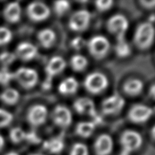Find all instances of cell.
<instances>
[{
  "instance_id": "1",
  "label": "cell",
  "mask_w": 155,
  "mask_h": 155,
  "mask_svg": "<svg viewBox=\"0 0 155 155\" xmlns=\"http://www.w3.org/2000/svg\"><path fill=\"white\" fill-rule=\"evenodd\" d=\"M154 38V29L153 24L146 22L137 26L135 31L134 41L137 48L146 50L152 46Z\"/></svg>"
},
{
  "instance_id": "2",
  "label": "cell",
  "mask_w": 155,
  "mask_h": 155,
  "mask_svg": "<svg viewBox=\"0 0 155 155\" xmlns=\"http://www.w3.org/2000/svg\"><path fill=\"white\" fill-rule=\"evenodd\" d=\"M84 86L88 92L97 95L106 89L108 86V80L104 74L95 71L87 76L84 80Z\"/></svg>"
},
{
  "instance_id": "3",
  "label": "cell",
  "mask_w": 155,
  "mask_h": 155,
  "mask_svg": "<svg viewBox=\"0 0 155 155\" xmlns=\"http://www.w3.org/2000/svg\"><path fill=\"white\" fill-rule=\"evenodd\" d=\"M87 47L91 56L96 59H102L108 53L110 43L103 35H95L88 41Z\"/></svg>"
},
{
  "instance_id": "4",
  "label": "cell",
  "mask_w": 155,
  "mask_h": 155,
  "mask_svg": "<svg viewBox=\"0 0 155 155\" xmlns=\"http://www.w3.org/2000/svg\"><path fill=\"white\" fill-rule=\"evenodd\" d=\"M14 74V78L25 89L34 88L37 84L39 76L36 71L29 68H18Z\"/></svg>"
},
{
  "instance_id": "5",
  "label": "cell",
  "mask_w": 155,
  "mask_h": 155,
  "mask_svg": "<svg viewBox=\"0 0 155 155\" xmlns=\"http://www.w3.org/2000/svg\"><path fill=\"white\" fill-rule=\"evenodd\" d=\"M142 142V135L134 130H126L120 137V143L123 147V151L128 154L139 149Z\"/></svg>"
},
{
  "instance_id": "6",
  "label": "cell",
  "mask_w": 155,
  "mask_h": 155,
  "mask_svg": "<svg viewBox=\"0 0 155 155\" xmlns=\"http://www.w3.org/2000/svg\"><path fill=\"white\" fill-rule=\"evenodd\" d=\"M27 15L32 21L41 22L49 17L51 10L48 5L43 2H34L27 5Z\"/></svg>"
},
{
  "instance_id": "7",
  "label": "cell",
  "mask_w": 155,
  "mask_h": 155,
  "mask_svg": "<svg viewBox=\"0 0 155 155\" xmlns=\"http://www.w3.org/2000/svg\"><path fill=\"white\" fill-rule=\"evenodd\" d=\"M107 29L116 38H124V34L129 27V21L123 15H115L110 17L107 22Z\"/></svg>"
},
{
  "instance_id": "8",
  "label": "cell",
  "mask_w": 155,
  "mask_h": 155,
  "mask_svg": "<svg viewBox=\"0 0 155 155\" xmlns=\"http://www.w3.org/2000/svg\"><path fill=\"white\" fill-rule=\"evenodd\" d=\"M91 21V14L87 10H80L74 12L69 20V27L76 32L83 31L88 28Z\"/></svg>"
},
{
  "instance_id": "9",
  "label": "cell",
  "mask_w": 155,
  "mask_h": 155,
  "mask_svg": "<svg viewBox=\"0 0 155 155\" xmlns=\"http://www.w3.org/2000/svg\"><path fill=\"white\" fill-rule=\"evenodd\" d=\"M153 114V110L150 107L143 104L134 105L128 112V118L132 123L140 124L147 121Z\"/></svg>"
},
{
  "instance_id": "10",
  "label": "cell",
  "mask_w": 155,
  "mask_h": 155,
  "mask_svg": "<svg viewBox=\"0 0 155 155\" xmlns=\"http://www.w3.org/2000/svg\"><path fill=\"white\" fill-rule=\"evenodd\" d=\"M125 104L124 99L116 93L108 97L102 101L101 110L104 114H115L120 112Z\"/></svg>"
},
{
  "instance_id": "11",
  "label": "cell",
  "mask_w": 155,
  "mask_h": 155,
  "mask_svg": "<svg viewBox=\"0 0 155 155\" xmlns=\"http://www.w3.org/2000/svg\"><path fill=\"white\" fill-rule=\"evenodd\" d=\"M48 116L47 107L41 104H36L29 107L27 119L32 126L39 127L45 123Z\"/></svg>"
},
{
  "instance_id": "12",
  "label": "cell",
  "mask_w": 155,
  "mask_h": 155,
  "mask_svg": "<svg viewBox=\"0 0 155 155\" xmlns=\"http://www.w3.org/2000/svg\"><path fill=\"white\" fill-rule=\"evenodd\" d=\"M52 119L57 126L65 128L72 122V114L67 107L59 105L54 107L52 114Z\"/></svg>"
},
{
  "instance_id": "13",
  "label": "cell",
  "mask_w": 155,
  "mask_h": 155,
  "mask_svg": "<svg viewBox=\"0 0 155 155\" xmlns=\"http://www.w3.org/2000/svg\"><path fill=\"white\" fill-rule=\"evenodd\" d=\"M113 149L112 138L107 134L99 135L94 143L96 155H110Z\"/></svg>"
},
{
  "instance_id": "14",
  "label": "cell",
  "mask_w": 155,
  "mask_h": 155,
  "mask_svg": "<svg viewBox=\"0 0 155 155\" xmlns=\"http://www.w3.org/2000/svg\"><path fill=\"white\" fill-rule=\"evenodd\" d=\"M74 109L81 115H89L95 118L97 113L95 106L93 100L88 97H80L77 99L74 103Z\"/></svg>"
},
{
  "instance_id": "15",
  "label": "cell",
  "mask_w": 155,
  "mask_h": 155,
  "mask_svg": "<svg viewBox=\"0 0 155 155\" xmlns=\"http://www.w3.org/2000/svg\"><path fill=\"white\" fill-rule=\"evenodd\" d=\"M38 54V49L34 44L30 42H21L16 49V56L25 61L34 59Z\"/></svg>"
},
{
  "instance_id": "16",
  "label": "cell",
  "mask_w": 155,
  "mask_h": 155,
  "mask_svg": "<svg viewBox=\"0 0 155 155\" xmlns=\"http://www.w3.org/2000/svg\"><path fill=\"white\" fill-rule=\"evenodd\" d=\"M67 65L65 60L60 56L52 57L47 63L45 68V71L48 78L53 77L61 73L65 70Z\"/></svg>"
},
{
  "instance_id": "17",
  "label": "cell",
  "mask_w": 155,
  "mask_h": 155,
  "mask_svg": "<svg viewBox=\"0 0 155 155\" xmlns=\"http://www.w3.org/2000/svg\"><path fill=\"white\" fill-rule=\"evenodd\" d=\"M21 8L18 2H11L5 7L4 16L10 23H16L21 17Z\"/></svg>"
},
{
  "instance_id": "18",
  "label": "cell",
  "mask_w": 155,
  "mask_h": 155,
  "mask_svg": "<svg viewBox=\"0 0 155 155\" xmlns=\"http://www.w3.org/2000/svg\"><path fill=\"white\" fill-rule=\"evenodd\" d=\"M143 89V83L137 78H130L124 83L123 90L126 95L135 97L139 95Z\"/></svg>"
},
{
  "instance_id": "19",
  "label": "cell",
  "mask_w": 155,
  "mask_h": 155,
  "mask_svg": "<svg viewBox=\"0 0 155 155\" xmlns=\"http://www.w3.org/2000/svg\"><path fill=\"white\" fill-rule=\"evenodd\" d=\"M38 40L44 48H49L53 45L56 40V34L51 29H44L38 32Z\"/></svg>"
},
{
  "instance_id": "20",
  "label": "cell",
  "mask_w": 155,
  "mask_h": 155,
  "mask_svg": "<svg viewBox=\"0 0 155 155\" xmlns=\"http://www.w3.org/2000/svg\"><path fill=\"white\" fill-rule=\"evenodd\" d=\"M79 84L76 79L73 77H69L61 81L58 87V90L63 95H72L76 93Z\"/></svg>"
},
{
  "instance_id": "21",
  "label": "cell",
  "mask_w": 155,
  "mask_h": 155,
  "mask_svg": "<svg viewBox=\"0 0 155 155\" xmlns=\"http://www.w3.org/2000/svg\"><path fill=\"white\" fill-rule=\"evenodd\" d=\"M95 128V123L93 122H80L76 124V133L80 137L87 138L93 134Z\"/></svg>"
},
{
  "instance_id": "22",
  "label": "cell",
  "mask_w": 155,
  "mask_h": 155,
  "mask_svg": "<svg viewBox=\"0 0 155 155\" xmlns=\"http://www.w3.org/2000/svg\"><path fill=\"white\" fill-rule=\"evenodd\" d=\"M0 99L6 105L13 106L20 99V94L15 88H8L0 95Z\"/></svg>"
},
{
  "instance_id": "23",
  "label": "cell",
  "mask_w": 155,
  "mask_h": 155,
  "mask_svg": "<svg viewBox=\"0 0 155 155\" xmlns=\"http://www.w3.org/2000/svg\"><path fill=\"white\" fill-rule=\"evenodd\" d=\"M43 148L51 154H59L64 148V142L59 138H52L44 142Z\"/></svg>"
},
{
  "instance_id": "24",
  "label": "cell",
  "mask_w": 155,
  "mask_h": 155,
  "mask_svg": "<svg viewBox=\"0 0 155 155\" xmlns=\"http://www.w3.org/2000/svg\"><path fill=\"white\" fill-rule=\"evenodd\" d=\"M114 49L116 54L120 58L128 57L131 52V46L124 40V38L117 39V44L115 46Z\"/></svg>"
},
{
  "instance_id": "25",
  "label": "cell",
  "mask_w": 155,
  "mask_h": 155,
  "mask_svg": "<svg viewBox=\"0 0 155 155\" xmlns=\"http://www.w3.org/2000/svg\"><path fill=\"white\" fill-rule=\"evenodd\" d=\"M70 65L75 71H82L87 68L88 60L81 54H76L71 58Z\"/></svg>"
},
{
  "instance_id": "26",
  "label": "cell",
  "mask_w": 155,
  "mask_h": 155,
  "mask_svg": "<svg viewBox=\"0 0 155 155\" xmlns=\"http://www.w3.org/2000/svg\"><path fill=\"white\" fill-rule=\"evenodd\" d=\"M10 139L14 143H19L25 140L26 133L21 127H14L10 131Z\"/></svg>"
},
{
  "instance_id": "27",
  "label": "cell",
  "mask_w": 155,
  "mask_h": 155,
  "mask_svg": "<svg viewBox=\"0 0 155 155\" xmlns=\"http://www.w3.org/2000/svg\"><path fill=\"white\" fill-rule=\"evenodd\" d=\"M70 9V4L66 0L56 1L54 3V10L58 16L64 15Z\"/></svg>"
},
{
  "instance_id": "28",
  "label": "cell",
  "mask_w": 155,
  "mask_h": 155,
  "mask_svg": "<svg viewBox=\"0 0 155 155\" xmlns=\"http://www.w3.org/2000/svg\"><path fill=\"white\" fill-rule=\"evenodd\" d=\"M13 120V116L6 110L0 109V128L7 127Z\"/></svg>"
},
{
  "instance_id": "29",
  "label": "cell",
  "mask_w": 155,
  "mask_h": 155,
  "mask_svg": "<svg viewBox=\"0 0 155 155\" xmlns=\"http://www.w3.org/2000/svg\"><path fill=\"white\" fill-rule=\"evenodd\" d=\"M70 155H88L87 146L82 143H76L71 147Z\"/></svg>"
},
{
  "instance_id": "30",
  "label": "cell",
  "mask_w": 155,
  "mask_h": 155,
  "mask_svg": "<svg viewBox=\"0 0 155 155\" xmlns=\"http://www.w3.org/2000/svg\"><path fill=\"white\" fill-rule=\"evenodd\" d=\"M12 38V34L9 29L4 27H0V46L10 42Z\"/></svg>"
},
{
  "instance_id": "31",
  "label": "cell",
  "mask_w": 155,
  "mask_h": 155,
  "mask_svg": "<svg viewBox=\"0 0 155 155\" xmlns=\"http://www.w3.org/2000/svg\"><path fill=\"white\" fill-rule=\"evenodd\" d=\"M14 78V74L6 68L0 70V84L8 85Z\"/></svg>"
},
{
  "instance_id": "32",
  "label": "cell",
  "mask_w": 155,
  "mask_h": 155,
  "mask_svg": "<svg viewBox=\"0 0 155 155\" xmlns=\"http://www.w3.org/2000/svg\"><path fill=\"white\" fill-rule=\"evenodd\" d=\"M114 2L111 0H98L95 2V7L99 12H105L112 7Z\"/></svg>"
},
{
  "instance_id": "33",
  "label": "cell",
  "mask_w": 155,
  "mask_h": 155,
  "mask_svg": "<svg viewBox=\"0 0 155 155\" xmlns=\"http://www.w3.org/2000/svg\"><path fill=\"white\" fill-rule=\"evenodd\" d=\"M16 55L12 52H4L0 54V62L4 65H8L15 61Z\"/></svg>"
},
{
  "instance_id": "34",
  "label": "cell",
  "mask_w": 155,
  "mask_h": 155,
  "mask_svg": "<svg viewBox=\"0 0 155 155\" xmlns=\"http://www.w3.org/2000/svg\"><path fill=\"white\" fill-rule=\"evenodd\" d=\"M85 41L82 37L78 36L74 38L71 41V46L74 49L76 50V51H79L81 50L83 47L85 45Z\"/></svg>"
},
{
  "instance_id": "35",
  "label": "cell",
  "mask_w": 155,
  "mask_h": 155,
  "mask_svg": "<svg viewBox=\"0 0 155 155\" xmlns=\"http://www.w3.org/2000/svg\"><path fill=\"white\" fill-rule=\"evenodd\" d=\"M25 140L29 143H34V144H37V143H40L41 139L40 137L38 136L36 133L34 131L29 132V133H26L25 135Z\"/></svg>"
},
{
  "instance_id": "36",
  "label": "cell",
  "mask_w": 155,
  "mask_h": 155,
  "mask_svg": "<svg viewBox=\"0 0 155 155\" xmlns=\"http://www.w3.org/2000/svg\"><path fill=\"white\" fill-rule=\"evenodd\" d=\"M140 4L146 9H151L154 7L155 2L154 0H142L140 2Z\"/></svg>"
},
{
  "instance_id": "37",
  "label": "cell",
  "mask_w": 155,
  "mask_h": 155,
  "mask_svg": "<svg viewBox=\"0 0 155 155\" xmlns=\"http://www.w3.org/2000/svg\"><path fill=\"white\" fill-rule=\"evenodd\" d=\"M149 93H150V95L151 96V97L153 98V99H154L155 87H154V84L152 85V87H150V91H149Z\"/></svg>"
},
{
  "instance_id": "38",
  "label": "cell",
  "mask_w": 155,
  "mask_h": 155,
  "mask_svg": "<svg viewBox=\"0 0 155 155\" xmlns=\"http://www.w3.org/2000/svg\"><path fill=\"white\" fill-rule=\"evenodd\" d=\"M4 146V140L2 135H0V151L2 150Z\"/></svg>"
},
{
  "instance_id": "39",
  "label": "cell",
  "mask_w": 155,
  "mask_h": 155,
  "mask_svg": "<svg viewBox=\"0 0 155 155\" xmlns=\"http://www.w3.org/2000/svg\"><path fill=\"white\" fill-rule=\"evenodd\" d=\"M5 155H19V154L18 153H16V152H10V153L5 154Z\"/></svg>"
},
{
  "instance_id": "40",
  "label": "cell",
  "mask_w": 155,
  "mask_h": 155,
  "mask_svg": "<svg viewBox=\"0 0 155 155\" xmlns=\"http://www.w3.org/2000/svg\"><path fill=\"white\" fill-rule=\"evenodd\" d=\"M154 132H155V131H154V127H153V129H152V137L153 138H154V136H155V134H154Z\"/></svg>"
},
{
  "instance_id": "41",
  "label": "cell",
  "mask_w": 155,
  "mask_h": 155,
  "mask_svg": "<svg viewBox=\"0 0 155 155\" xmlns=\"http://www.w3.org/2000/svg\"><path fill=\"white\" fill-rule=\"evenodd\" d=\"M119 155H129V154L127 153H124V152H123V151H122V153Z\"/></svg>"
},
{
  "instance_id": "42",
  "label": "cell",
  "mask_w": 155,
  "mask_h": 155,
  "mask_svg": "<svg viewBox=\"0 0 155 155\" xmlns=\"http://www.w3.org/2000/svg\"><path fill=\"white\" fill-rule=\"evenodd\" d=\"M30 155H44V154H40V153H37V154H30Z\"/></svg>"
}]
</instances>
